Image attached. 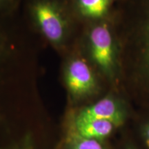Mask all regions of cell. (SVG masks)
<instances>
[{
	"label": "cell",
	"instance_id": "1",
	"mask_svg": "<svg viewBox=\"0 0 149 149\" xmlns=\"http://www.w3.org/2000/svg\"><path fill=\"white\" fill-rule=\"evenodd\" d=\"M112 24L118 50V82L149 96V0H120Z\"/></svg>",
	"mask_w": 149,
	"mask_h": 149
},
{
	"label": "cell",
	"instance_id": "2",
	"mask_svg": "<svg viewBox=\"0 0 149 149\" xmlns=\"http://www.w3.org/2000/svg\"><path fill=\"white\" fill-rule=\"evenodd\" d=\"M89 59L96 72L112 84L118 82V50L111 22H94L88 31Z\"/></svg>",
	"mask_w": 149,
	"mask_h": 149
},
{
	"label": "cell",
	"instance_id": "3",
	"mask_svg": "<svg viewBox=\"0 0 149 149\" xmlns=\"http://www.w3.org/2000/svg\"><path fill=\"white\" fill-rule=\"evenodd\" d=\"M96 70L85 59H74L66 67L65 81L74 97H83L94 94L99 86Z\"/></svg>",
	"mask_w": 149,
	"mask_h": 149
},
{
	"label": "cell",
	"instance_id": "4",
	"mask_svg": "<svg viewBox=\"0 0 149 149\" xmlns=\"http://www.w3.org/2000/svg\"><path fill=\"white\" fill-rule=\"evenodd\" d=\"M33 15L41 32L54 44L64 40L66 32V22L58 9L46 1L37 3L33 7Z\"/></svg>",
	"mask_w": 149,
	"mask_h": 149
},
{
	"label": "cell",
	"instance_id": "5",
	"mask_svg": "<svg viewBox=\"0 0 149 149\" xmlns=\"http://www.w3.org/2000/svg\"><path fill=\"white\" fill-rule=\"evenodd\" d=\"M125 117V110L121 102L113 97L107 96L81 110L75 121L106 120L119 126L124 123Z\"/></svg>",
	"mask_w": 149,
	"mask_h": 149
},
{
	"label": "cell",
	"instance_id": "6",
	"mask_svg": "<svg viewBox=\"0 0 149 149\" xmlns=\"http://www.w3.org/2000/svg\"><path fill=\"white\" fill-rule=\"evenodd\" d=\"M116 0H77L80 13L94 22L107 19Z\"/></svg>",
	"mask_w": 149,
	"mask_h": 149
},
{
	"label": "cell",
	"instance_id": "7",
	"mask_svg": "<svg viewBox=\"0 0 149 149\" xmlns=\"http://www.w3.org/2000/svg\"><path fill=\"white\" fill-rule=\"evenodd\" d=\"M75 126L79 136L93 139L107 137L115 126L109 121L97 120L75 121Z\"/></svg>",
	"mask_w": 149,
	"mask_h": 149
},
{
	"label": "cell",
	"instance_id": "8",
	"mask_svg": "<svg viewBox=\"0 0 149 149\" xmlns=\"http://www.w3.org/2000/svg\"><path fill=\"white\" fill-rule=\"evenodd\" d=\"M72 149H103V148L97 139L81 137L74 143Z\"/></svg>",
	"mask_w": 149,
	"mask_h": 149
},
{
	"label": "cell",
	"instance_id": "9",
	"mask_svg": "<svg viewBox=\"0 0 149 149\" xmlns=\"http://www.w3.org/2000/svg\"><path fill=\"white\" fill-rule=\"evenodd\" d=\"M144 135L146 139V144L149 148V122L145 126L144 128Z\"/></svg>",
	"mask_w": 149,
	"mask_h": 149
}]
</instances>
